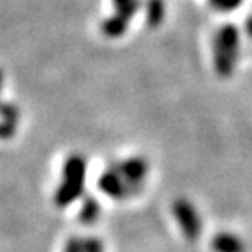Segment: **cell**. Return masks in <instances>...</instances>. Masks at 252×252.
<instances>
[{"mask_svg":"<svg viewBox=\"0 0 252 252\" xmlns=\"http://www.w3.org/2000/svg\"><path fill=\"white\" fill-rule=\"evenodd\" d=\"M209 2L217 11H233L242 4V0H209Z\"/></svg>","mask_w":252,"mask_h":252,"instance_id":"7c38bea8","label":"cell"},{"mask_svg":"<svg viewBox=\"0 0 252 252\" xmlns=\"http://www.w3.org/2000/svg\"><path fill=\"white\" fill-rule=\"evenodd\" d=\"M216 40L222 46L226 53L231 56L233 60H238L240 55V33H238V28L231 23H226L220 27V30L217 32Z\"/></svg>","mask_w":252,"mask_h":252,"instance_id":"8992f818","label":"cell"},{"mask_svg":"<svg viewBox=\"0 0 252 252\" xmlns=\"http://www.w3.org/2000/svg\"><path fill=\"white\" fill-rule=\"evenodd\" d=\"M83 252H103L102 240L96 236H88L83 240Z\"/></svg>","mask_w":252,"mask_h":252,"instance_id":"4fadbf2b","label":"cell"},{"mask_svg":"<svg viewBox=\"0 0 252 252\" xmlns=\"http://www.w3.org/2000/svg\"><path fill=\"white\" fill-rule=\"evenodd\" d=\"M2 84H4V72L0 68V93H2Z\"/></svg>","mask_w":252,"mask_h":252,"instance_id":"ac0fdd59","label":"cell"},{"mask_svg":"<svg viewBox=\"0 0 252 252\" xmlns=\"http://www.w3.org/2000/svg\"><path fill=\"white\" fill-rule=\"evenodd\" d=\"M0 118L4 123H9V125H18V119H20V109L12 103H5L0 102Z\"/></svg>","mask_w":252,"mask_h":252,"instance_id":"8fae6325","label":"cell"},{"mask_svg":"<svg viewBox=\"0 0 252 252\" xmlns=\"http://www.w3.org/2000/svg\"><path fill=\"white\" fill-rule=\"evenodd\" d=\"M138 7H140V2L138 0H130L128 4L118 7V12L114 16H110L109 20L103 21L102 32L103 35L110 37V39H116V37H121L126 32L128 25H130L131 18L137 14Z\"/></svg>","mask_w":252,"mask_h":252,"instance_id":"3957f363","label":"cell"},{"mask_svg":"<svg viewBox=\"0 0 252 252\" xmlns=\"http://www.w3.org/2000/svg\"><path fill=\"white\" fill-rule=\"evenodd\" d=\"M130 0H112V4L116 5V7H121V5H125V4H128Z\"/></svg>","mask_w":252,"mask_h":252,"instance_id":"e0dca14e","label":"cell"},{"mask_svg":"<svg viewBox=\"0 0 252 252\" xmlns=\"http://www.w3.org/2000/svg\"><path fill=\"white\" fill-rule=\"evenodd\" d=\"M100 217V203L98 200H94L93 196H86L81 205L79 210V220L86 226H91L93 222H96V219Z\"/></svg>","mask_w":252,"mask_h":252,"instance_id":"9c48e42d","label":"cell"},{"mask_svg":"<svg viewBox=\"0 0 252 252\" xmlns=\"http://www.w3.org/2000/svg\"><path fill=\"white\" fill-rule=\"evenodd\" d=\"M116 168L121 173V177L126 181V184L130 186L131 193H137L138 189H140L144 177L147 175L149 165H147V161L144 158L137 156V158H130V159H126L123 163H118Z\"/></svg>","mask_w":252,"mask_h":252,"instance_id":"5b68a950","label":"cell"},{"mask_svg":"<svg viewBox=\"0 0 252 252\" xmlns=\"http://www.w3.org/2000/svg\"><path fill=\"white\" fill-rule=\"evenodd\" d=\"M63 252H83V240L79 236H70L65 244V251Z\"/></svg>","mask_w":252,"mask_h":252,"instance_id":"5bb4252c","label":"cell"},{"mask_svg":"<svg viewBox=\"0 0 252 252\" xmlns=\"http://www.w3.org/2000/svg\"><path fill=\"white\" fill-rule=\"evenodd\" d=\"M165 18V2L163 0H147V25L156 28Z\"/></svg>","mask_w":252,"mask_h":252,"instance_id":"30bf717a","label":"cell"},{"mask_svg":"<svg viewBox=\"0 0 252 252\" xmlns=\"http://www.w3.org/2000/svg\"><path fill=\"white\" fill-rule=\"evenodd\" d=\"M235 60L222 49L217 40H214V65H216V72L220 77H229L235 68Z\"/></svg>","mask_w":252,"mask_h":252,"instance_id":"ba28073f","label":"cell"},{"mask_svg":"<svg viewBox=\"0 0 252 252\" xmlns=\"http://www.w3.org/2000/svg\"><path fill=\"white\" fill-rule=\"evenodd\" d=\"M86 181V159L81 154H70L63 165V181L55 193V205L65 209L74 203L84 191Z\"/></svg>","mask_w":252,"mask_h":252,"instance_id":"6da1fadb","label":"cell"},{"mask_svg":"<svg viewBox=\"0 0 252 252\" xmlns=\"http://www.w3.org/2000/svg\"><path fill=\"white\" fill-rule=\"evenodd\" d=\"M16 133V126L0 121V138H11Z\"/></svg>","mask_w":252,"mask_h":252,"instance_id":"9a60e30c","label":"cell"},{"mask_svg":"<svg viewBox=\"0 0 252 252\" xmlns=\"http://www.w3.org/2000/svg\"><path fill=\"white\" fill-rule=\"evenodd\" d=\"M210 245L214 252H245V244L233 233H217Z\"/></svg>","mask_w":252,"mask_h":252,"instance_id":"52a82bcc","label":"cell"},{"mask_svg":"<svg viewBox=\"0 0 252 252\" xmlns=\"http://www.w3.org/2000/svg\"><path fill=\"white\" fill-rule=\"evenodd\" d=\"M98 189L103 194H107L112 200H125L131 193L130 186L126 184V181L121 177V173L118 172L116 165H110L105 172L100 175L98 179Z\"/></svg>","mask_w":252,"mask_h":252,"instance_id":"277c9868","label":"cell"},{"mask_svg":"<svg viewBox=\"0 0 252 252\" xmlns=\"http://www.w3.org/2000/svg\"><path fill=\"white\" fill-rule=\"evenodd\" d=\"M173 216H175L182 233L189 242H196L200 238L201 219L198 216L196 209L191 205V201H188L186 198H179V200L173 201Z\"/></svg>","mask_w":252,"mask_h":252,"instance_id":"7a4b0ae2","label":"cell"},{"mask_svg":"<svg viewBox=\"0 0 252 252\" xmlns=\"http://www.w3.org/2000/svg\"><path fill=\"white\" fill-rule=\"evenodd\" d=\"M245 32H247V35L252 39V16H249L247 20H245Z\"/></svg>","mask_w":252,"mask_h":252,"instance_id":"2e32d148","label":"cell"}]
</instances>
